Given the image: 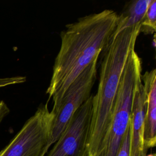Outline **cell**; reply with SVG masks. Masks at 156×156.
I'll use <instances>...</instances> for the list:
<instances>
[{
  "label": "cell",
  "instance_id": "cell-12",
  "mask_svg": "<svg viewBox=\"0 0 156 156\" xmlns=\"http://www.w3.org/2000/svg\"><path fill=\"white\" fill-rule=\"evenodd\" d=\"M26 81V77L17 76L8 77H0V88L7 86L24 83Z\"/></svg>",
  "mask_w": 156,
  "mask_h": 156
},
{
  "label": "cell",
  "instance_id": "cell-5",
  "mask_svg": "<svg viewBox=\"0 0 156 156\" xmlns=\"http://www.w3.org/2000/svg\"><path fill=\"white\" fill-rule=\"evenodd\" d=\"M98 58L91 62L65 91L55 114L51 144L58 139L74 113L91 96L97 76Z\"/></svg>",
  "mask_w": 156,
  "mask_h": 156
},
{
  "label": "cell",
  "instance_id": "cell-13",
  "mask_svg": "<svg viewBox=\"0 0 156 156\" xmlns=\"http://www.w3.org/2000/svg\"><path fill=\"white\" fill-rule=\"evenodd\" d=\"M9 113L10 109L6 103L3 100L0 99V124Z\"/></svg>",
  "mask_w": 156,
  "mask_h": 156
},
{
  "label": "cell",
  "instance_id": "cell-14",
  "mask_svg": "<svg viewBox=\"0 0 156 156\" xmlns=\"http://www.w3.org/2000/svg\"><path fill=\"white\" fill-rule=\"evenodd\" d=\"M145 156H155V155L154 154H149V155H145Z\"/></svg>",
  "mask_w": 156,
  "mask_h": 156
},
{
  "label": "cell",
  "instance_id": "cell-10",
  "mask_svg": "<svg viewBox=\"0 0 156 156\" xmlns=\"http://www.w3.org/2000/svg\"><path fill=\"white\" fill-rule=\"evenodd\" d=\"M156 29V1L151 0L144 18L141 23L140 32L152 34Z\"/></svg>",
  "mask_w": 156,
  "mask_h": 156
},
{
  "label": "cell",
  "instance_id": "cell-3",
  "mask_svg": "<svg viewBox=\"0 0 156 156\" xmlns=\"http://www.w3.org/2000/svg\"><path fill=\"white\" fill-rule=\"evenodd\" d=\"M142 62L136 51L129 54L121 77L109 129L100 149L107 156H116L130 124L133 92L141 80Z\"/></svg>",
  "mask_w": 156,
  "mask_h": 156
},
{
  "label": "cell",
  "instance_id": "cell-4",
  "mask_svg": "<svg viewBox=\"0 0 156 156\" xmlns=\"http://www.w3.org/2000/svg\"><path fill=\"white\" fill-rule=\"evenodd\" d=\"M54 118L48 103L39 107L0 151V156H44L51 146Z\"/></svg>",
  "mask_w": 156,
  "mask_h": 156
},
{
  "label": "cell",
  "instance_id": "cell-2",
  "mask_svg": "<svg viewBox=\"0 0 156 156\" xmlns=\"http://www.w3.org/2000/svg\"><path fill=\"white\" fill-rule=\"evenodd\" d=\"M140 26L113 34L104 51L98 88L93 95L87 156L94 155L109 129L121 77L130 53L135 49Z\"/></svg>",
  "mask_w": 156,
  "mask_h": 156
},
{
  "label": "cell",
  "instance_id": "cell-6",
  "mask_svg": "<svg viewBox=\"0 0 156 156\" xmlns=\"http://www.w3.org/2000/svg\"><path fill=\"white\" fill-rule=\"evenodd\" d=\"M93 95L79 108L47 156H87Z\"/></svg>",
  "mask_w": 156,
  "mask_h": 156
},
{
  "label": "cell",
  "instance_id": "cell-9",
  "mask_svg": "<svg viewBox=\"0 0 156 156\" xmlns=\"http://www.w3.org/2000/svg\"><path fill=\"white\" fill-rule=\"evenodd\" d=\"M151 0H135L131 1L126 9L118 15V21L113 34L124 29L141 25Z\"/></svg>",
  "mask_w": 156,
  "mask_h": 156
},
{
  "label": "cell",
  "instance_id": "cell-7",
  "mask_svg": "<svg viewBox=\"0 0 156 156\" xmlns=\"http://www.w3.org/2000/svg\"><path fill=\"white\" fill-rule=\"evenodd\" d=\"M146 111V94L141 80L135 88L130 119V156H145L144 146V127Z\"/></svg>",
  "mask_w": 156,
  "mask_h": 156
},
{
  "label": "cell",
  "instance_id": "cell-11",
  "mask_svg": "<svg viewBox=\"0 0 156 156\" xmlns=\"http://www.w3.org/2000/svg\"><path fill=\"white\" fill-rule=\"evenodd\" d=\"M130 126H129L128 129L124 135L122 144L121 145L118 156H130Z\"/></svg>",
  "mask_w": 156,
  "mask_h": 156
},
{
  "label": "cell",
  "instance_id": "cell-1",
  "mask_svg": "<svg viewBox=\"0 0 156 156\" xmlns=\"http://www.w3.org/2000/svg\"><path fill=\"white\" fill-rule=\"evenodd\" d=\"M118 15L105 9L66 25L60 33L61 45L55 58L46 93L52 99L55 115L69 86L107 46L118 21Z\"/></svg>",
  "mask_w": 156,
  "mask_h": 156
},
{
  "label": "cell",
  "instance_id": "cell-8",
  "mask_svg": "<svg viewBox=\"0 0 156 156\" xmlns=\"http://www.w3.org/2000/svg\"><path fill=\"white\" fill-rule=\"evenodd\" d=\"M146 94L144 146L148 149L156 144V70L146 71L141 77Z\"/></svg>",
  "mask_w": 156,
  "mask_h": 156
}]
</instances>
